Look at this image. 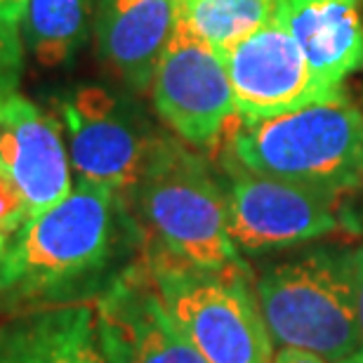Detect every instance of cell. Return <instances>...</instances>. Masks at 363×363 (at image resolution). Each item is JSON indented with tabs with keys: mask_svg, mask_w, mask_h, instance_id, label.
<instances>
[{
	"mask_svg": "<svg viewBox=\"0 0 363 363\" xmlns=\"http://www.w3.org/2000/svg\"><path fill=\"white\" fill-rule=\"evenodd\" d=\"M220 55L234 92L236 116L243 125H255L335 94L318 85L279 10L264 26Z\"/></svg>",
	"mask_w": 363,
	"mask_h": 363,
	"instance_id": "9",
	"label": "cell"
},
{
	"mask_svg": "<svg viewBox=\"0 0 363 363\" xmlns=\"http://www.w3.org/2000/svg\"><path fill=\"white\" fill-rule=\"evenodd\" d=\"M359 191H361V196L357 201H350V208H352L354 231H357V234H363V182H361Z\"/></svg>",
	"mask_w": 363,
	"mask_h": 363,
	"instance_id": "22",
	"label": "cell"
},
{
	"mask_svg": "<svg viewBox=\"0 0 363 363\" xmlns=\"http://www.w3.org/2000/svg\"><path fill=\"white\" fill-rule=\"evenodd\" d=\"M60 116L78 179L128 199L158 137L142 108L125 94L85 83L60 97Z\"/></svg>",
	"mask_w": 363,
	"mask_h": 363,
	"instance_id": "7",
	"label": "cell"
},
{
	"mask_svg": "<svg viewBox=\"0 0 363 363\" xmlns=\"http://www.w3.org/2000/svg\"><path fill=\"white\" fill-rule=\"evenodd\" d=\"M28 206L14 179L0 168V234L14 236L28 222Z\"/></svg>",
	"mask_w": 363,
	"mask_h": 363,
	"instance_id": "18",
	"label": "cell"
},
{
	"mask_svg": "<svg viewBox=\"0 0 363 363\" xmlns=\"http://www.w3.org/2000/svg\"><path fill=\"white\" fill-rule=\"evenodd\" d=\"M224 151L259 175L347 194L363 182V111L340 90L255 125L238 123Z\"/></svg>",
	"mask_w": 363,
	"mask_h": 363,
	"instance_id": "3",
	"label": "cell"
},
{
	"mask_svg": "<svg viewBox=\"0 0 363 363\" xmlns=\"http://www.w3.org/2000/svg\"><path fill=\"white\" fill-rule=\"evenodd\" d=\"M94 321L106 363H206L168 314L144 257L113 276Z\"/></svg>",
	"mask_w": 363,
	"mask_h": 363,
	"instance_id": "10",
	"label": "cell"
},
{
	"mask_svg": "<svg viewBox=\"0 0 363 363\" xmlns=\"http://www.w3.org/2000/svg\"><path fill=\"white\" fill-rule=\"evenodd\" d=\"M255 295L274 342L300 347L325 361L361 350L350 248L314 245L264 264Z\"/></svg>",
	"mask_w": 363,
	"mask_h": 363,
	"instance_id": "4",
	"label": "cell"
},
{
	"mask_svg": "<svg viewBox=\"0 0 363 363\" xmlns=\"http://www.w3.org/2000/svg\"><path fill=\"white\" fill-rule=\"evenodd\" d=\"M151 99L165 125L196 149L220 147L236 116L222 55L179 19L154 71Z\"/></svg>",
	"mask_w": 363,
	"mask_h": 363,
	"instance_id": "8",
	"label": "cell"
},
{
	"mask_svg": "<svg viewBox=\"0 0 363 363\" xmlns=\"http://www.w3.org/2000/svg\"><path fill=\"white\" fill-rule=\"evenodd\" d=\"M0 363H106L94 309L60 302L7 318L0 323Z\"/></svg>",
	"mask_w": 363,
	"mask_h": 363,
	"instance_id": "14",
	"label": "cell"
},
{
	"mask_svg": "<svg viewBox=\"0 0 363 363\" xmlns=\"http://www.w3.org/2000/svg\"><path fill=\"white\" fill-rule=\"evenodd\" d=\"M272 363H325V359L314 352L300 350V347H281L274 354Z\"/></svg>",
	"mask_w": 363,
	"mask_h": 363,
	"instance_id": "20",
	"label": "cell"
},
{
	"mask_svg": "<svg viewBox=\"0 0 363 363\" xmlns=\"http://www.w3.org/2000/svg\"><path fill=\"white\" fill-rule=\"evenodd\" d=\"M24 35L43 67L67 64L88 33V0H26Z\"/></svg>",
	"mask_w": 363,
	"mask_h": 363,
	"instance_id": "15",
	"label": "cell"
},
{
	"mask_svg": "<svg viewBox=\"0 0 363 363\" xmlns=\"http://www.w3.org/2000/svg\"><path fill=\"white\" fill-rule=\"evenodd\" d=\"M177 26V0H97V52L130 90L151 88Z\"/></svg>",
	"mask_w": 363,
	"mask_h": 363,
	"instance_id": "12",
	"label": "cell"
},
{
	"mask_svg": "<svg viewBox=\"0 0 363 363\" xmlns=\"http://www.w3.org/2000/svg\"><path fill=\"white\" fill-rule=\"evenodd\" d=\"M220 179L229 213V234L245 257L290 250L297 245L354 231L350 194L267 177L236 163L227 151ZM357 191V189H354Z\"/></svg>",
	"mask_w": 363,
	"mask_h": 363,
	"instance_id": "6",
	"label": "cell"
},
{
	"mask_svg": "<svg viewBox=\"0 0 363 363\" xmlns=\"http://www.w3.org/2000/svg\"><path fill=\"white\" fill-rule=\"evenodd\" d=\"M26 10V0H0V17L12 21L14 26L21 24Z\"/></svg>",
	"mask_w": 363,
	"mask_h": 363,
	"instance_id": "21",
	"label": "cell"
},
{
	"mask_svg": "<svg viewBox=\"0 0 363 363\" xmlns=\"http://www.w3.org/2000/svg\"><path fill=\"white\" fill-rule=\"evenodd\" d=\"M21 69H24V57H21L17 26L0 17V97L17 90Z\"/></svg>",
	"mask_w": 363,
	"mask_h": 363,
	"instance_id": "17",
	"label": "cell"
},
{
	"mask_svg": "<svg viewBox=\"0 0 363 363\" xmlns=\"http://www.w3.org/2000/svg\"><path fill=\"white\" fill-rule=\"evenodd\" d=\"M350 274H352V288H354V307H357L359 337L363 347V245L350 250Z\"/></svg>",
	"mask_w": 363,
	"mask_h": 363,
	"instance_id": "19",
	"label": "cell"
},
{
	"mask_svg": "<svg viewBox=\"0 0 363 363\" xmlns=\"http://www.w3.org/2000/svg\"><path fill=\"white\" fill-rule=\"evenodd\" d=\"M7 245H10V236L0 234V259H3V255L7 252Z\"/></svg>",
	"mask_w": 363,
	"mask_h": 363,
	"instance_id": "24",
	"label": "cell"
},
{
	"mask_svg": "<svg viewBox=\"0 0 363 363\" xmlns=\"http://www.w3.org/2000/svg\"><path fill=\"white\" fill-rule=\"evenodd\" d=\"M281 0H177V19L224 52L269 21Z\"/></svg>",
	"mask_w": 363,
	"mask_h": 363,
	"instance_id": "16",
	"label": "cell"
},
{
	"mask_svg": "<svg viewBox=\"0 0 363 363\" xmlns=\"http://www.w3.org/2000/svg\"><path fill=\"white\" fill-rule=\"evenodd\" d=\"M125 201L144 250L210 272H250L231 241L222 179L186 142L158 135Z\"/></svg>",
	"mask_w": 363,
	"mask_h": 363,
	"instance_id": "2",
	"label": "cell"
},
{
	"mask_svg": "<svg viewBox=\"0 0 363 363\" xmlns=\"http://www.w3.org/2000/svg\"><path fill=\"white\" fill-rule=\"evenodd\" d=\"M361 0H281L279 14L311 74L328 92L363 69Z\"/></svg>",
	"mask_w": 363,
	"mask_h": 363,
	"instance_id": "13",
	"label": "cell"
},
{
	"mask_svg": "<svg viewBox=\"0 0 363 363\" xmlns=\"http://www.w3.org/2000/svg\"><path fill=\"white\" fill-rule=\"evenodd\" d=\"M335 363H363V347L361 350H357L354 354H350V357H345V359H340Z\"/></svg>",
	"mask_w": 363,
	"mask_h": 363,
	"instance_id": "23",
	"label": "cell"
},
{
	"mask_svg": "<svg viewBox=\"0 0 363 363\" xmlns=\"http://www.w3.org/2000/svg\"><path fill=\"white\" fill-rule=\"evenodd\" d=\"M135 236L142 231L125 196L78 179L67 199L14 234L0 259V300L26 309L74 300Z\"/></svg>",
	"mask_w": 363,
	"mask_h": 363,
	"instance_id": "1",
	"label": "cell"
},
{
	"mask_svg": "<svg viewBox=\"0 0 363 363\" xmlns=\"http://www.w3.org/2000/svg\"><path fill=\"white\" fill-rule=\"evenodd\" d=\"M0 168L19 186L31 217L74 189L62 125L17 92L0 97Z\"/></svg>",
	"mask_w": 363,
	"mask_h": 363,
	"instance_id": "11",
	"label": "cell"
},
{
	"mask_svg": "<svg viewBox=\"0 0 363 363\" xmlns=\"http://www.w3.org/2000/svg\"><path fill=\"white\" fill-rule=\"evenodd\" d=\"M156 290L206 363H272L250 272H210L144 250Z\"/></svg>",
	"mask_w": 363,
	"mask_h": 363,
	"instance_id": "5",
	"label": "cell"
}]
</instances>
